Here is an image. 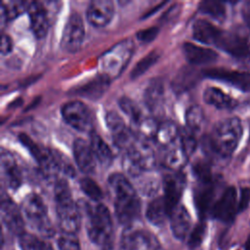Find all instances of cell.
<instances>
[{"label":"cell","instance_id":"cell-44","mask_svg":"<svg viewBox=\"0 0 250 250\" xmlns=\"http://www.w3.org/2000/svg\"><path fill=\"white\" fill-rule=\"evenodd\" d=\"M58 246L60 250H80L79 241L75 234L63 233L58 239Z\"/></svg>","mask_w":250,"mask_h":250},{"label":"cell","instance_id":"cell-15","mask_svg":"<svg viewBox=\"0 0 250 250\" xmlns=\"http://www.w3.org/2000/svg\"><path fill=\"white\" fill-rule=\"evenodd\" d=\"M114 6L110 0H94L87 8V20L93 26L103 27L112 19Z\"/></svg>","mask_w":250,"mask_h":250},{"label":"cell","instance_id":"cell-18","mask_svg":"<svg viewBox=\"0 0 250 250\" xmlns=\"http://www.w3.org/2000/svg\"><path fill=\"white\" fill-rule=\"evenodd\" d=\"M171 229L174 236L180 240H184L189 235L191 227V218L184 205L178 204L172 209L169 215Z\"/></svg>","mask_w":250,"mask_h":250},{"label":"cell","instance_id":"cell-4","mask_svg":"<svg viewBox=\"0 0 250 250\" xmlns=\"http://www.w3.org/2000/svg\"><path fill=\"white\" fill-rule=\"evenodd\" d=\"M54 191L59 226L63 233L75 234L80 228L81 212L78 204L72 199L67 183L58 180Z\"/></svg>","mask_w":250,"mask_h":250},{"label":"cell","instance_id":"cell-12","mask_svg":"<svg viewBox=\"0 0 250 250\" xmlns=\"http://www.w3.org/2000/svg\"><path fill=\"white\" fill-rule=\"evenodd\" d=\"M238 212L237 193L234 187H229L215 202L211 216L224 223H230Z\"/></svg>","mask_w":250,"mask_h":250},{"label":"cell","instance_id":"cell-31","mask_svg":"<svg viewBox=\"0 0 250 250\" xmlns=\"http://www.w3.org/2000/svg\"><path fill=\"white\" fill-rule=\"evenodd\" d=\"M159 125L156 120L152 117H143L141 121H139L136 125H134L135 130L134 133L138 135L141 140L148 141L155 138Z\"/></svg>","mask_w":250,"mask_h":250},{"label":"cell","instance_id":"cell-28","mask_svg":"<svg viewBox=\"0 0 250 250\" xmlns=\"http://www.w3.org/2000/svg\"><path fill=\"white\" fill-rule=\"evenodd\" d=\"M179 136L180 129L177 125L171 121H166L159 125L154 140L159 146L168 148L178 141Z\"/></svg>","mask_w":250,"mask_h":250},{"label":"cell","instance_id":"cell-23","mask_svg":"<svg viewBox=\"0 0 250 250\" xmlns=\"http://www.w3.org/2000/svg\"><path fill=\"white\" fill-rule=\"evenodd\" d=\"M215 196V188L212 183L202 184L196 189L194 195V202L197 208V211L201 218H204L207 214L211 215L212 208L215 204L214 202Z\"/></svg>","mask_w":250,"mask_h":250},{"label":"cell","instance_id":"cell-10","mask_svg":"<svg viewBox=\"0 0 250 250\" xmlns=\"http://www.w3.org/2000/svg\"><path fill=\"white\" fill-rule=\"evenodd\" d=\"M215 45L237 60L248 61L250 59L249 42L239 34L222 30Z\"/></svg>","mask_w":250,"mask_h":250},{"label":"cell","instance_id":"cell-36","mask_svg":"<svg viewBox=\"0 0 250 250\" xmlns=\"http://www.w3.org/2000/svg\"><path fill=\"white\" fill-rule=\"evenodd\" d=\"M29 2L21 1H10L3 2L1 7V22H4V19H14L20 15L23 10H27Z\"/></svg>","mask_w":250,"mask_h":250},{"label":"cell","instance_id":"cell-45","mask_svg":"<svg viewBox=\"0 0 250 250\" xmlns=\"http://www.w3.org/2000/svg\"><path fill=\"white\" fill-rule=\"evenodd\" d=\"M52 153H53L55 161L58 165L59 170L62 171L68 177H73L75 175V171H74L72 165L69 163V161L64 157V155L59 153L58 151H52Z\"/></svg>","mask_w":250,"mask_h":250},{"label":"cell","instance_id":"cell-34","mask_svg":"<svg viewBox=\"0 0 250 250\" xmlns=\"http://www.w3.org/2000/svg\"><path fill=\"white\" fill-rule=\"evenodd\" d=\"M198 10L206 15H209L216 21H222L226 18V7L223 3L217 1H202Z\"/></svg>","mask_w":250,"mask_h":250},{"label":"cell","instance_id":"cell-41","mask_svg":"<svg viewBox=\"0 0 250 250\" xmlns=\"http://www.w3.org/2000/svg\"><path fill=\"white\" fill-rule=\"evenodd\" d=\"M179 142L188 156L192 154L196 148L195 133H193L187 127L180 129Z\"/></svg>","mask_w":250,"mask_h":250},{"label":"cell","instance_id":"cell-6","mask_svg":"<svg viewBox=\"0 0 250 250\" xmlns=\"http://www.w3.org/2000/svg\"><path fill=\"white\" fill-rule=\"evenodd\" d=\"M133 52V43L130 40H125L110 50L102 57V65L104 74L111 78L118 76L127 65Z\"/></svg>","mask_w":250,"mask_h":250},{"label":"cell","instance_id":"cell-21","mask_svg":"<svg viewBox=\"0 0 250 250\" xmlns=\"http://www.w3.org/2000/svg\"><path fill=\"white\" fill-rule=\"evenodd\" d=\"M144 100L146 107L152 114L157 115L161 113L164 102V86L160 79L150 81L145 91Z\"/></svg>","mask_w":250,"mask_h":250},{"label":"cell","instance_id":"cell-24","mask_svg":"<svg viewBox=\"0 0 250 250\" xmlns=\"http://www.w3.org/2000/svg\"><path fill=\"white\" fill-rule=\"evenodd\" d=\"M222 30L205 20H197L192 26L194 39L204 44H216Z\"/></svg>","mask_w":250,"mask_h":250},{"label":"cell","instance_id":"cell-7","mask_svg":"<svg viewBox=\"0 0 250 250\" xmlns=\"http://www.w3.org/2000/svg\"><path fill=\"white\" fill-rule=\"evenodd\" d=\"M120 250H160V243L150 231L131 226L122 232Z\"/></svg>","mask_w":250,"mask_h":250},{"label":"cell","instance_id":"cell-16","mask_svg":"<svg viewBox=\"0 0 250 250\" xmlns=\"http://www.w3.org/2000/svg\"><path fill=\"white\" fill-rule=\"evenodd\" d=\"M186 180L185 176L176 172L174 174H168L163 179L164 186V199L168 205L170 212L174 207L179 204V200L185 188Z\"/></svg>","mask_w":250,"mask_h":250},{"label":"cell","instance_id":"cell-29","mask_svg":"<svg viewBox=\"0 0 250 250\" xmlns=\"http://www.w3.org/2000/svg\"><path fill=\"white\" fill-rule=\"evenodd\" d=\"M90 145L96 159L104 166L110 165L113 159L112 151L107 146V144L98 134L92 133Z\"/></svg>","mask_w":250,"mask_h":250},{"label":"cell","instance_id":"cell-38","mask_svg":"<svg viewBox=\"0 0 250 250\" xmlns=\"http://www.w3.org/2000/svg\"><path fill=\"white\" fill-rule=\"evenodd\" d=\"M119 106L121 110L130 118L133 126L142 120V111L131 99L127 97H122L119 100Z\"/></svg>","mask_w":250,"mask_h":250},{"label":"cell","instance_id":"cell-11","mask_svg":"<svg viewBox=\"0 0 250 250\" xmlns=\"http://www.w3.org/2000/svg\"><path fill=\"white\" fill-rule=\"evenodd\" d=\"M84 34V23L81 17L76 13L71 14L62 30V48L67 52L77 51L83 42Z\"/></svg>","mask_w":250,"mask_h":250},{"label":"cell","instance_id":"cell-22","mask_svg":"<svg viewBox=\"0 0 250 250\" xmlns=\"http://www.w3.org/2000/svg\"><path fill=\"white\" fill-rule=\"evenodd\" d=\"M183 52L188 62L192 64L210 63L218 59V54L214 50L200 47L189 42L184 44Z\"/></svg>","mask_w":250,"mask_h":250},{"label":"cell","instance_id":"cell-49","mask_svg":"<svg viewBox=\"0 0 250 250\" xmlns=\"http://www.w3.org/2000/svg\"><path fill=\"white\" fill-rule=\"evenodd\" d=\"M13 47V43L11 38L6 35V34H2V39H1V53L2 55H6L9 52H11Z\"/></svg>","mask_w":250,"mask_h":250},{"label":"cell","instance_id":"cell-33","mask_svg":"<svg viewBox=\"0 0 250 250\" xmlns=\"http://www.w3.org/2000/svg\"><path fill=\"white\" fill-rule=\"evenodd\" d=\"M19 244L21 250H53L48 241L26 232L19 236Z\"/></svg>","mask_w":250,"mask_h":250},{"label":"cell","instance_id":"cell-32","mask_svg":"<svg viewBox=\"0 0 250 250\" xmlns=\"http://www.w3.org/2000/svg\"><path fill=\"white\" fill-rule=\"evenodd\" d=\"M122 166L125 172L131 177H139L144 171V167L136 153V151L131 147L127 151H125L123 159H122Z\"/></svg>","mask_w":250,"mask_h":250},{"label":"cell","instance_id":"cell-37","mask_svg":"<svg viewBox=\"0 0 250 250\" xmlns=\"http://www.w3.org/2000/svg\"><path fill=\"white\" fill-rule=\"evenodd\" d=\"M204 120V115L202 108L199 105H191L186 113L187 128H188L193 133L200 130Z\"/></svg>","mask_w":250,"mask_h":250},{"label":"cell","instance_id":"cell-43","mask_svg":"<svg viewBox=\"0 0 250 250\" xmlns=\"http://www.w3.org/2000/svg\"><path fill=\"white\" fill-rule=\"evenodd\" d=\"M205 233H206V224L204 222L198 223L188 235V243L189 247L190 248L198 247L201 244V242L205 236Z\"/></svg>","mask_w":250,"mask_h":250},{"label":"cell","instance_id":"cell-42","mask_svg":"<svg viewBox=\"0 0 250 250\" xmlns=\"http://www.w3.org/2000/svg\"><path fill=\"white\" fill-rule=\"evenodd\" d=\"M192 170L194 175L202 184H208L213 182L211 168L207 162L202 160L196 161L192 166Z\"/></svg>","mask_w":250,"mask_h":250},{"label":"cell","instance_id":"cell-8","mask_svg":"<svg viewBox=\"0 0 250 250\" xmlns=\"http://www.w3.org/2000/svg\"><path fill=\"white\" fill-rule=\"evenodd\" d=\"M64 121L78 131H90L93 127V115L89 107L82 102L72 101L62 107Z\"/></svg>","mask_w":250,"mask_h":250},{"label":"cell","instance_id":"cell-35","mask_svg":"<svg viewBox=\"0 0 250 250\" xmlns=\"http://www.w3.org/2000/svg\"><path fill=\"white\" fill-rule=\"evenodd\" d=\"M195 72L193 69H190L188 67H186L185 69H181L176 76L174 80V88L177 92H183L189 87H192V85L195 82Z\"/></svg>","mask_w":250,"mask_h":250},{"label":"cell","instance_id":"cell-17","mask_svg":"<svg viewBox=\"0 0 250 250\" xmlns=\"http://www.w3.org/2000/svg\"><path fill=\"white\" fill-rule=\"evenodd\" d=\"M27 12L30 19V26L34 35L41 39L46 36L49 28L48 9L39 2H29Z\"/></svg>","mask_w":250,"mask_h":250},{"label":"cell","instance_id":"cell-47","mask_svg":"<svg viewBox=\"0 0 250 250\" xmlns=\"http://www.w3.org/2000/svg\"><path fill=\"white\" fill-rule=\"evenodd\" d=\"M157 33H158L157 27H149L146 29L140 30L137 33V37L142 42H150L156 37Z\"/></svg>","mask_w":250,"mask_h":250},{"label":"cell","instance_id":"cell-39","mask_svg":"<svg viewBox=\"0 0 250 250\" xmlns=\"http://www.w3.org/2000/svg\"><path fill=\"white\" fill-rule=\"evenodd\" d=\"M159 58V54L157 51H153L149 54H147L145 58H143L133 68L132 72H131V78L132 79H136L138 78L140 75L144 74L150 66H152L156 61Z\"/></svg>","mask_w":250,"mask_h":250},{"label":"cell","instance_id":"cell-19","mask_svg":"<svg viewBox=\"0 0 250 250\" xmlns=\"http://www.w3.org/2000/svg\"><path fill=\"white\" fill-rule=\"evenodd\" d=\"M73 155L79 170L84 174H90L96 166V157L91 147L83 139H76L73 143Z\"/></svg>","mask_w":250,"mask_h":250},{"label":"cell","instance_id":"cell-3","mask_svg":"<svg viewBox=\"0 0 250 250\" xmlns=\"http://www.w3.org/2000/svg\"><path fill=\"white\" fill-rule=\"evenodd\" d=\"M79 209L86 218V229L91 241L109 250L112 241V222L108 209L102 203L93 205L88 202H83Z\"/></svg>","mask_w":250,"mask_h":250},{"label":"cell","instance_id":"cell-50","mask_svg":"<svg viewBox=\"0 0 250 250\" xmlns=\"http://www.w3.org/2000/svg\"><path fill=\"white\" fill-rule=\"evenodd\" d=\"M242 18L246 23V25L250 29V2L246 3L242 8Z\"/></svg>","mask_w":250,"mask_h":250},{"label":"cell","instance_id":"cell-13","mask_svg":"<svg viewBox=\"0 0 250 250\" xmlns=\"http://www.w3.org/2000/svg\"><path fill=\"white\" fill-rule=\"evenodd\" d=\"M203 74L206 77L231 84L243 92L250 91V73L248 72L214 67L204 69Z\"/></svg>","mask_w":250,"mask_h":250},{"label":"cell","instance_id":"cell-26","mask_svg":"<svg viewBox=\"0 0 250 250\" xmlns=\"http://www.w3.org/2000/svg\"><path fill=\"white\" fill-rule=\"evenodd\" d=\"M188 155L181 146L179 139L178 141L166 148V153L164 155V164L167 168L173 171L179 172L187 163Z\"/></svg>","mask_w":250,"mask_h":250},{"label":"cell","instance_id":"cell-20","mask_svg":"<svg viewBox=\"0 0 250 250\" xmlns=\"http://www.w3.org/2000/svg\"><path fill=\"white\" fill-rule=\"evenodd\" d=\"M0 163L3 181L10 188L17 189L21 184V173L14 156L10 152L2 149Z\"/></svg>","mask_w":250,"mask_h":250},{"label":"cell","instance_id":"cell-27","mask_svg":"<svg viewBox=\"0 0 250 250\" xmlns=\"http://www.w3.org/2000/svg\"><path fill=\"white\" fill-rule=\"evenodd\" d=\"M170 215V210L164 197H156L149 202L146 208V219L154 226H162Z\"/></svg>","mask_w":250,"mask_h":250},{"label":"cell","instance_id":"cell-1","mask_svg":"<svg viewBox=\"0 0 250 250\" xmlns=\"http://www.w3.org/2000/svg\"><path fill=\"white\" fill-rule=\"evenodd\" d=\"M108 185L118 222L126 228L131 227L141 213V202L135 188L124 175L118 173L109 176Z\"/></svg>","mask_w":250,"mask_h":250},{"label":"cell","instance_id":"cell-46","mask_svg":"<svg viewBox=\"0 0 250 250\" xmlns=\"http://www.w3.org/2000/svg\"><path fill=\"white\" fill-rule=\"evenodd\" d=\"M140 188L144 194L151 195L157 192L158 190V184L153 179H146L143 184H139Z\"/></svg>","mask_w":250,"mask_h":250},{"label":"cell","instance_id":"cell-14","mask_svg":"<svg viewBox=\"0 0 250 250\" xmlns=\"http://www.w3.org/2000/svg\"><path fill=\"white\" fill-rule=\"evenodd\" d=\"M1 219L5 227L14 234L24 233V222L18 206L10 198L1 200Z\"/></svg>","mask_w":250,"mask_h":250},{"label":"cell","instance_id":"cell-9","mask_svg":"<svg viewBox=\"0 0 250 250\" xmlns=\"http://www.w3.org/2000/svg\"><path fill=\"white\" fill-rule=\"evenodd\" d=\"M106 125L111 132L114 145L124 151L130 149L138 141L136 134L130 128H128L122 118L114 111H110L105 117Z\"/></svg>","mask_w":250,"mask_h":250},{"label":"cell","instance_id":"cell-48","mask_svg":"<svg viewBox=\"0 0 250 250\" xmlns=\"http://www.w3.org/2000/svg\"><path fill=\"white\" fill-rule=\"evenodd\" d=\"M250 203V188L245 187L240 190V196L238 200V212L244 211Z\"/></svg>","mask_w":250,"mask_h":250},{"label":"cell","instance_id":"cell-5","mask_svg":"<svg viewBox=\"0 0 250 250\" xmlns=\"http://www.w3.org/2000/svg\"><path fill=\"white\" fill-rule=\"evenodd\" d=\"M21 209L28 224L42 236L52 237L55 234L54 228L48 217L47 207L38 194H27L22 200Z\"/></svg>","mask_w":250,"mask_h":250},{"label":"cell","instance_id":"cell-2","mask_svg":"<svg viewBox=\"0 0 250 250\" xmlns=\"http://www.w3.org/2000/svg\"><path fill=\"white\" fill-rule=\"evenodd\" d=\"M242 136L241 121L237 117H229L218 122L211 135L202 141L205 152L220 157H229L235 150Z\"/></svg>","mask_w":250,"mask_h":250},{"label":"cell","instance_id":"cell-30","mask_svg":"<svg viewBox=\"0 0 250 250\" xmlns=\"http://www.w3.org/2000/svg\"><path fill=\"white\" fill-rule=\"evenodd\" d=\"M109 84V77L105 74L99 76L92 80L91 82L87 83L86 85L82 86L77 90V95L97 99L103 95V93L107 89Z\"/></svg>","mask_w":250,"mask_h":250},{"label":"cell","instance_id":"cell-51","mask_svg":"<svg viewBox=\"0 0 250 250\" xmlns=\"http://www.w3.org/2000/svg\"><path fill=\"white\" fill-rule=\"evenodd\" d=\"M245 250H250V235L245 242Z\"/></svg>","mask_w":250,"mask_h":250},{"label":"cell","instance_id":"cell-40","mask_svg":"<svg viewBox=\"0 0 250 250\" xmlns=\"http://www.w3.org/2000/svg\"><path fill=\"white\" fill-rule=\"evenodd\" d=\"M82 191L93 201H100L103 198V191L99 185L91 178H82L79 182Z\"/></svg>","mask_w":250,"mask_h":250},{"label":"cell","instance_id":"cell-25","mask_svg":"<svg viewBox=\"0 0 250 250\" xmlns=\"http://www.w3.org/2000/svg\"><path fill=\"white\" fill-rule=\"evenodd\" d=\"M203 99L206 104H211L219 109H230L237 104L233 98L227 95L219 88L215 87L207 88L204 91Z\"/></svg>","mask_w":250,"mask_h":250}]
</instances>
